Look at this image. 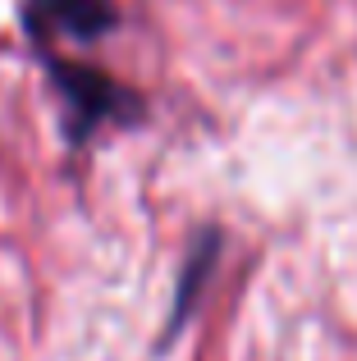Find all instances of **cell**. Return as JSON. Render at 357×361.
I'll list each match as a JSON object with an SVG mask.
<instances>
[{
    "mask_svg": "<svg viewBox=\"0 0 357 361\" xmlns=\"http://www.w3.org/2000/svg\"><path fill=\"white\" fill-rule=\"evenodd\" d=\"M23 27L37 51L55 42H101L119 27L115 0H23Z\"/></svg>",
    "mask_w": 357,
    "mask_h": 361,
    "instance_id": "obj_2",
    "label": "cell"
},
{
    "mask_svg": "<svg viewBox=\"0 0 357 361\" xmlns=\"http://www.w3.org/2000/svg\"><path fill=\"white\" fill-rule=\"evenodd\" d=\"M46 73H51L55 92L64 101V123H69V142H87L101 123H128L143 115V101L115 82L110 73L92 69V64H73L60 55H42Z\"/></svg>",
    "mask_w": 357,
    "mask_h": 361,
    "instance_id": "obj_1",
    "label": "cell"
},
{
    "mask_svg": "<svg viewBox=\"0 0 357 361\" xmlns=\"http://www.w3.org/2000/svg\"><path fill=\"white\" fill-rule=\"evenodd\" d=\"M215 233H206V243H197L193 247V256H188V270H183V279H178V293H174V311H170V334L165 338H174L178 334V325L188 320V311H193V298H197V288L206 283V274H211V265H215Z\"/></svg>",
    "mask_w": 357,
    "mask_h": 361,
    "instance_id": "obj_3",
    "label": "cell"
}]
</instances>
